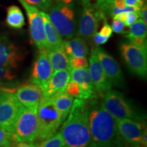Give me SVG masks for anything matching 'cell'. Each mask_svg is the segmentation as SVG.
<instances>
[{"label":"cell","instance_id":"cell-3","mask_svg":"<svg viewBox=\"0 0 147 147\" xmlns=\"http://www.w3.org/2000/svg\"><path fill=\"white\" fill-rule=\"evenodd\" d=\"M38 131L36 140L41 141L56 134L63 120L50 97H43L37 108Z\"/></svg>","mask_w":147,"mask_h":147},{"label":"cell","instance_id":"cell-19","mask_svg":"<svg viewBox=\"0 0 147 147\" xmlns=\"http://www.w3.org/2000/svg\"><path fill=\"white\" fill-rule=\"evenodd\" d=\"M61 49L66 53L69 57H87L89 53L87 45L83 38L80 37L63 40Z\"/></svg>","mask_w":147,"mask_h":147},{"label":"cell","instance_id":"cell-6","mask_svg":"<svg viewBox=\"0 0 147 147\" xmlns=\"http://www.w3.org/2000/svg\"><path fill=\"white\" fill-rule=\"evenodd\" d=\"M104 108L115 118L131 119L143 121L144 116L135 108L122 93L116 90L108 91L102 101Z\"/></svg>","mask_w":147,"mask_h":147},{"label":"cell","instance_id":"cell-8","mask_svg":"<svg viewBox=\"0 0 147 147\" xmlns=\"http://www.w3.org/2000/svg\"><path fill=\"white\" fill-rule=\"evenodd\" d=\"M120 51L130 71L140 78H146L147 74L146 52L129 42L121 43Z\"/></svg>","mask_w":147,"mask_h":147},{"label":"cell","instance_id":"cell-31","mask_svg":"<svg viewBox=\"0 0 147 147\" xmlns=\"http://www.w3.org/2000/svg\"><path fill=\"white\" fill-rule=\"evenodd\" d=\"M65 91L67 94L72 97H76L79 98L80 94V88L79 84L76 81L69 80V81L66 84Z\"/></svg>","mask_w":147,"mask_h":147},{"label":"cell","instance_id":"cell-9","mask_svg":"<svg viewBox=\"0 0 147 147\" xmlns=\"http://www.w3.org/2000/svg\"><path fill=\"white\" fill-rule=\"evenodd\" d=\"M19 1L26 11L29 21V32L33 42L39 49L47 50L48 45L41 12L36 7L29 5L22 0H19Z\"/></svg>","mask_w":147,"mask_h":147},{"label":"cell","instance_id":"cell-11","mask_svg":"<svg viewBox=\"0 0 147 147\" xmlns=\"http://www.w3.org/2000/svg\"><path fill=\"white\" fill-rule=\"evenodd\" d=\"M98 59L106 76L112 85L123 87L125 80L120 65L111 55L102 48H96L93 51Z\"/></svg>","mask_w":147,"mask_h":147},{"label":"cell","instance_id":"cell-14","mask_svg":"<svg viewBox=\"0 0 147 147\" xmlns=\"http://www.w3.org/2000/svg\"><path fill=\"white\" fill-rule=\"evenodd\" d=\"M24 59L21 51L8 37L0 36V66L5 65L15 69Z\"/></svg>","mask_w":147,"mask_h":147},{"label":"cell","instance_id":"cell-4","mask_svg":"<svg viewBox=\"0 0 147 147\" xmlns=\"http://www.w3.org/2000/svg\"><path fill=\"white\" fill-rule=\"evenodd\" d=\"M51 23L61 37L66 40L76 34V15L71 3L57 2L53 4L48 10Z\"/></svg>","mask_w":147,"mask_h":147},{"label":"cell","instance_id":"cell-1","mask_svg":"<svg viewBox=\"0 0 147 147\" xmlns=\"http://www.w3.org/2000/svg\"><path fill=\"white\" fill-rule=\"evenodd\" d=\"M95 97L87 102L91 134L89 147H122L115 118L104 108L102 101Z\"/></svg>","mask_w":147,"mask_h":147},{"label":"cell","instance_id":"cell-27","mask_svg":"<svg viewBox=\"0 0 147 147\" xmlns=\"http://www.w3.org/2000/svg\"><path fill=\"white\" fill-rule=\"evenodd\" d=\"M16 76L17 75L12 67L5 65L0 66V83L12 81Z\"/></svg>","mask_w":147,"mask_h":147},{"label":"cell","instance_id":"cell-39","mask_svg":"<svg viewBox=\"0 0 147 147\" xmlns=\"http://www.w3.org/2000/svg\"><path fill=\"white\" fill-rule=\"evenodd\" d=\"M140 17L141 18V19H142L145 23L147 24L146 3H145V5H143L142 8H141L140 11Z\"/></svg>","mask_w":147,"mask_h":147},{"label":"cell","instance_id":"cell-30","mask_svg":"<svg viewBox=\"0 0 147 147\" xmlns=\"http://www.w3.org/2000/svg\"><path fill=\"white\" fill-rule=\"evenodd\" d=\"M88 65L89 63L86 57H69V69L86 68Z\"/></svg>","mask_w":147,"mask_h":147},{"label":"cell","instance_id":"cell-35","mask_svg":"<svg viewBox=\"0 0 147 147\" xmlns=\"http://www.w3.org/2000/svg\"><path fill=\"white\" fill-rule=\"evenodd\" d=\"M102 36L104 37H108V38H110L113 35V30H112L111 26H110L107 23L106 21H104V25L101 29L100 32H99Z\"/></svg>","mask_w":147,"mask_h":147},{"label":"cell","instance_id":"cell-5","mask_svg":"<svg viewBox=\"0 0 147 147\" xmlns=\"http://www.w3.org/2000/svg\"><path fill=\"white\" fill-rule=\"evenodd\" d=\"M38 106L27 108L22 106L14 123L13 134L16 142H33L38 131Z\"/></svg>","mask_w":147,"mask_h":147},{"label":"cell","instance_id":"cell-26","mask_svg":"<svg viewBox=\"0 0 147 147\" xmlns=\"http://www.w3.org/2000/svg\"><path fill=\"white\" fill-rule=\"evenodd\" d=\"M140 18V12H121L116 14L115 18L123 21L126 27H129Z\"/></svg>","mask_w":147,"mask_h":147},{"label":"cell","instance_id":"cell-41","mask_svg":"<svg viewBox=\"0 0 147 147\" xmlns=\"http://www.w3.org/2000/svg\"><path fill=\"white\" fill-rule=\"evenodd\" d=\"M142 1H143V2H144V1H145V2H146V0H142Z\"/></svg>","mask_w":147,"mask_h":147},{"label":"cell","instance_id":"cell-2","mask_svg":"<svg viewBox=\"0 0 147 147\" xmlns=\"http://www.w3.org/2000/svg\"><path fill=\"white\" fill-rule=\"evenodd\" d=\"M60 133L66 147H89L91 143L87 100L73 101L67 119L63 121Z\"/></svg>","mask_w":147,"mask_h":147},{"label":"cell","instance_id":"cell-42","mask_svg":"<svg viewBox=\"0 0 147 147\" xmlns=\"http://www.w3.org/2000/svg\"><path fill=\"white\" fill-rule=\"evenodd\" d=\"M57 2H60L61 0H57Z\"/></svg>","mask_w":147,"mask_h":147},{"label":"cell","instance_id":"cell-7","mask_svg":"<svg viewBox=\"0 0 147 147\" xmlns=\"http://www.w3.org/2000/svg\"><path fill=\"white\" fill-rule=\"evenodd\" d=\"M14 91L10 89L0 88V127L12 134L21 106Z\"/></svg>","mask_w":147,"mask_h":147},{"label":"cell","instance_id":"cell-23","mask_svg":"<svg viewBox=\"0 0 147 147\" xmlns=\"http://www.w3.org/2000/svg\"><path fill=\"white\" fill-rule=\"evenodd\" d=\"M6 23L14 29H21L25 25V16L18 6L11 5L7 9Z\"/></svg>","mask_w":147,"mask_h":147},{"label":"cell","instance_id":"cell-32","mask_svg":"<svg viewBox=\"0 0 147 147\" xmlns=\"http://www.w3.org/2000/svg\"><path fill=\"white\" fill-rule=\"evenodd\" d=\"M129 42L136 47L140 48L142 51L147 52L146 38H129Z\"/></svg>","mask_w":147,"mask_h":147},{"label":"cell","instance_id":"cell-38","mask_svg":"<svg viewBox=\"0 0 147 147\" xmlns=\"http://www.w3.org/2000/svg\"><path fill=\"white\" fill-rule=\"evenodd\" d=\"M8 147H37L36 144L33 142H14Z\"/></svg>","mask_w":147,"mask_h":147},{"label":"cell","instance_id":"cell-40","mask_svg":"<svg viewBox=\"0 0 147 147\" xmlns=\"http://www.w3.org/2000/svg\"><path fill=\"white\" fill-rule=\"evenodd\" d=\"M131 147H141V146H138V145H134V146H131Z\"/></svg>","mask_w":147,"mask_h":147},{"label":"cell","instance_id":"cell-21","mask_svg":"<svg viewBox=\"0 0 147 147\" xmlns=\"http://www.w3.org/2000/svg\"><path fill=\"white\" fill-rule=\"evenodd\" d=\"M53 71L69 69V57L61 49H49L46 50Z\"/></svg>","mask_w":147,"mask_h":147},{"label":"cell","instance_id":"cell-16","mask_svg":"<svg viewBox=\"0 0 147 147\" xmlns=\"http://www.w3.org/2000/svg\"><path fill=\"white\" fill-rule=\"evenodd\" d=\"M14 94L19 104L27 108L38 106L43 97L42 89L33 83L19 86L14 90Z\"/></svg>","mask_w":147,"mask_h":147},{"label":"cell","instance_id":"cell-28","mask_svg":"<svg viewBox=\"0 0 147 147\" xmlns=\"http://www.w3.org/2000/svg\"><path fill=\"white\" fill-rule=\"evenodd\" d=\"M19 1V0H18ZM28 4L36 7L41 12H48L53 5V0H22Z\"/></svg>","mask_w":147,"mask_h":147},{"label":"cell","instance_id":"cell-36","mask_svg":"<svg viewBox=\"0 0 147 147\" xmlns=\"http://www.w3.org/2000/svg\"><path fill=\"white\" fill-rule=\"evenodd\" d=\"M92 38H93V42L95 43V45H96L97 46L104 45V44L106 43V42H108V40H109V38H108V37L102 36L99 33L97 32L93 35Z\"/></svg>","mask_w":147,"mask_h":147},{"label":"cell","instance_id":"cell-29","mask_svg":"<svg viewBox=\"0 0 147 147\" xmlns=\"http://www.w3.org/2000/svg\"><path fill=\"white\" fill-rule=\"evenodd\" d=\"M14 142L13 134L0 127V147H8Z\"/></svg>","mask_w":147,"mask_h":147},{"label":"cell","instance_id":"cell-17","mask_svg":"<svg viewBox=\"0 0 147 147\" xmlns=\"http://www.w3.org/2000/svg\"><path fill=\"white\" fill-rule=\"evenodd\" d=\"M70 79L76 81L80 88L79 99L87 100L96 97L95 90L87 67L69 69Z\"/></svg>","mask_w":147,"mask_h":147},{"label":"cell","instance_id":"cell-24","mask_svg":"<svg viewBox=\"0 0 147 147\" xmlns=\"http://www.w3.org/2000/svg\"><path fill=\"white\" fill-rule=\"evenodd\" d=\"M146 24L141 18H139L129 26L126 38H146Z\"/></svg>","mask_w":147,"mask_h":147},{"label":"cell","instance_id":"cell-13","mask_svg":"<svg viewBox=\"0 0 147 147\" xmlns=\"http://www.w3.org/2000/svg\"><path fill=\"white\" fill-rule=\"evenodd\" d=\"M39 53L35 61L29 82L42 89L49 81L53 73V69L45 49H39Z\"/></svg>","mask_w":147,"mask_h":147},{"label":"cell","instance_id":"cell-33","mask_svg":"<svg viewBox=\"0 0 147 147\" xmlns=\"http://www.w3.org/2000/svg\"><path fill=\"white\" fill-rule=\"evenodd\" d=\"M125 25L123 22L119 19H113L111 26L113 32L117 33V34H125Z\"/></svg>","mask_w":147,"mask_h":147},{"label":"cell","instance_id":"cell-34","mask_svg":"<svg viewBox=\"0 0 147 147\" xmlns=\"http://www.w3.org/2000/svg\"><path fill=\"white\" fill-rule=\"evenodd\" d=\"M84 7L98 8L106 0H80Z\"/></svg>","mask_w":147,"mask_h":147},{"label":"cell","instance_id":"cell-37","mask_svg":"<svg viewBox=\"0 0 147 147\" xmlns=\"http://www.w3.org/2000/svg\"><path fill=\"white\" fill-rule=\"evenodd\" d=\"M125 3L127 6H136L142 8L144 2L142 0H125Z\"/></svg>","mask_w":147,"mask_h":147},{"label":"cell","instance_id":"cell-22","mask_svg":"<svg viewBox=\"0 0 147 147\" xmlns=\"http://www.w3.org/2000/svg\"><path fill=\"white\" fill-rule=\"evenodd\" d=\"M50 98L52 100L55 107L59 113L63 121H65L72 106L73 97L67 94L64 90L55 93L50 97Z\"/></svg>","mask_w":147,"mask_h":147},{"label":"cell","instance_id":"cell-43","mask_svg":"<svg viewBox=\"0 0 147 147\" xmlns=\"http://www.w3.org/2000/svg\"><path fill=\"white\" fill-rule=\"evenodd\" d=\"M64 147H66V146H64Z\"/></svg>","mask_w":147,"mask_h":147},{"label":"cell","instance_id":"cell-15","mask_svg":"<svg viewBox=\"0 0 147 147\" xmlns=\"http://www.w3.org/2000/svg\"><path fill=\"white\" fill-rule=\"evenodd\" d=\"M89 73L95 90L105 95L112 88V84L106 76L102 65L94 52H92L89 58Z\"/></svg>","mask_w":147,"mask_h":147},{"label":"cell","instance_id":"cell-25","mask_svg":"<svg viewBox=\"0 0 147 147\" xmlns=\"http://www.w3.org/2000/svg\"><path fill=\"white\" fill-rule=\"evenodd\" d=\"M37 147H64L65 143L61 133H56L53 136L37 143Z\"/></svg>","mask_w":147,"mask_h":147},{"label":"cell","instance_id":"cell-10","mask_svg":"<svg viewBox=\"0 0 147 147\" xmlns=\"http://www.w3.org/2000/svg\"><path fill=\"white\" fill-rule=\"evenodd\" d=\"M101 21H106V17L99 7H84L79 21V36L84 39H91L97 32Z\"/></svg>","mask_w":147,"mask_h":147},{"label":"cell","instance_id":"cell-18","mask_svg":"<svg viewBox=\"0 0 147 147\" xmlns=\"http://www.w3.org/2000/svg\"><path fill=\"white\" fill-rule=\"evenodd\" d=\"M69 80L70 74L68 69L55 71L49 81L41 89L43 97H50L58 92L64 91Z\"/></svg>","mask_w":147,"mask_h":147},{"label":"cell","instance_id":"cell-12","mask_svg":"<svg viewBox=\"0 0 147 147\" xmlns=\"http://www.w3.org/2000/svg\"><path fill=\"white\" fill-rule=\"evenodd\" d=\"M115 121L121 137L129 144L140 146L142 135L146 129L142 121L127 118H115Z\"/></svg>","mask_w":147,"mask_h":147},{"label":"cell","instance_id":"cell-20","mask_svg":"<svg viewBox=\"0 0 147 147\" xmlns=\"http://www.w3.org/2000/svg\"><path fill=\"white\" fill-rule=\"evenodd\" d=\"M41 14L43 19L44 29H45L46 40L48 45V49H57V48L61 49L63 41L62 38L51 23L48 14L41 12Z\"/></svg>","mask_w":147,"mask_h":147}]
</instances>
